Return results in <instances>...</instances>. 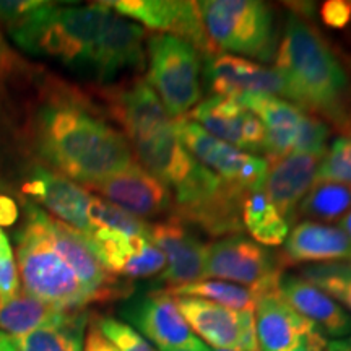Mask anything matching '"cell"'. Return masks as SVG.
Here are the masks:
<instances>
[{
  "instance_id": "obj_1",
  "label": "cell",
  "mask_w": 351,
  "mask_h": 351,
  "mask_svg": "<svg viewBox=\"0 0 351 351\" xmlns=\"http://www.w3.org/2000/svg\"><path fill=\"white\" fill-rule=\"evenodd\" d=\"M16 267L25 293L64 311L122 295L117 276L101 265L80 232L34 204H26L16 232Z\"/></svg>"
},
{
  "instance_id": "obj_2",
  "label": "cell",
  "mask_w": 351,
  "mask_h": 351,
  "mask_svg": "<svg viewBox=\"0 0 351 351\" xmlns=\"http://www.w3.org/2000/svg\"><path fill=\"white\" fill-rule=\"evenodd\" d=\"M283 96L341 135L351 134V59L302 12L288 13L275 54Z\"/></svg>"
},
{
  "instance_id": "obj_3",
  "label": "cell",
  "mask_w": 351,
  "mask_h": 351,
  "mask_svg": "<svg viewBox=\"0 0 351 351\" xmlns=\"http://www.w3.org/2000/svg\"><path fill=\"white\" fill-rule=\"evenodd\" d=\"M34 137L39 155L80 186L137 163L124 134L73 99L51 101L39 109Z\"/></svg>"
},
{
  "instance_id": "obj_4",
  "label": "cell",
  "mask_w": 351,
  "mask_h": 351,
  "mask_svg": "<svg viewBox=\"0 0 351 351\" xmlns=\"http://www.w3.org/2000/svg\"><path fill=\"white\" fill-rule=\"evenodd\" d=\"M111 7L96 2L85 7L44 5L8 26L13 43L33 56L49 57L72 69H93L96 49Z\"/></svg>"
},
{
  "instance_id": "obj_5",
  "label": "cell",
  "mask_w": 351,
  "mask_h": 351,
  "mask_svg": "<svg viewBox=\"0 0 351 351\" xmlns=\"http://www.w3.org/2000/svg\"><path fill=\"white\" fill-rule=\"evenodd\" d=\"M205 33L221 54L270 62L278 49L274 10L258 0L197 2Z\"/></svg>"
},
{
  "instance_id": "obj_6",
  "label": "cell",
  "mask_w": 351,
  "mask_h": 351,
  "mask_svg": "<svg viewBox=\"0 0 351 351\" xmlns=\"http://www.w3.org/2000/svg\"><path fill=\"white\" fill-rule=\"evenodd\" d=\"M148 85L171 119L186 117L202 101L204 57L191 43L173 34H153L147 43Z\"/></svg>"
},
{
  "instance_id": "obj_7",
  "label": "cell",
  "mask_w": 351,
  "mask_h": 351,
  "mask_svg": "<svg viewBox=\"0 0 351 351\" xmlns=\"http://www.w3.org/2000/svg\"><path fill=\"white\" fill-rule=\"evenodd\" d=\"M173 124L184 148L223 182L244 192L262 191L270 168L265 158L231 147L187 117L174 119Z\"/></svg>"
},
{
  "instance_id": "obj_8",
  "label": "cell",
  "mask_w": 351,
  "mask_h": 351,
  "mask_svg": "<svg viewBox=\"0 0 351 351\" xmlns=\"http://www.w3.org/2000/svg\"><path fill=\"white\" fill-rule=\"evenodd\" d=\"M283 263L280 256L243 234H231L207 244V278L241 285L254 293L278 287Z\"/></svg>"
},
{
  "instance_id": "obj_9",
  "label": "cell",
  "mask_w": 351,
  "mask_h": 351,
  "mask_svg": "<svg viewBox=\"0 0 351 351\" xmlns=\"http://www.w3.org/2000/svg\"><path fill=\"white\" fill-rule=\"evenodd\" d=\"M189 327L205 345L226 351H261L254 309L232 311L200 298H176Z\"/></svg>"
},
{
  "instance_id": "obj_10",
  "label": "cell",
  "mask_w": 351,
  "mask_h": 351,
  "mask_svg": "<svg viewBox=\"0 0 351 351\" xmlns=\"http://www.w3.org/2000/svg\"><path fill=\"white\" fill-rule=\"evenodd\" d=\"M122 315L129 320V326L156 345L160 351H210V346L189 327L176 298L165 289L147 293L129 302Z\"/></svg>"
},
{
  "instance_id": "obj_11",
  "label": "cell",
  "mask_w": 351,
  "mask_h": 351,
  "mask_svg": "<svg viewBox=\"0 0 351 351\" xmlns=\"http://www.w3.org/2000/svg\"><path fill=\"white\" fill-rule=\"evenodd\" d=\"M85 187L91 194L134 215L140 219L174 215V197L168 186L152 176L138 163H134L121 173L88 184Z\"/></svg>"
},
{
  "instance_id": "obj_12",
  "label": "cell",
  "mask_w": 351,
  "mask_h": 351,
  "mask_svg": "<svg viewBox=\"0 0 351 351\" xmlns=\"http://www.w3.org/2000/svg\"><path fill=\"white\" fill-rule=\"evenodd\" d=\"M109 7L125 19L161 34L191 43L202 56L217 54L202 25L197 2L184 0H114Z\"/></svg>"
},
{
  "instance_id": "obj_13",
  "label": "cell",
  "mask_w": 351,
  "mask_h": 351,
  "mask_svg": "<svg viewBox=\"0 0 351 351\" xmlns=\"http://www.w3.org/2000/svg\"><path fill=\"white\" fill-rule=\"evenodd\" d=\"M82 236L101 265L114 276L150 278L163 274L166 269L163 252L147 238L104 228Z\"/></svg>"
},
{
  "instance_id": "obj_14",
  "label": "cell",
  "mask_w": 351,
  "mask_h": 351,
  "mask_svg": "<svg viewBox=\"0 0 351 351\" xmlns=\"http://www.w3.org/2000/svg\"><path fill=\"white\" fill-rule=\"evenodd\" d=\"M204 59L202 75L212 96L231 99L254 95L283 96L282 77L274 67L221 52Z\"/></svg>"
},
{
  "instance_id": "obj_15",
  "label": "cell",
  "mask_w": 351,
  "mask_h": 351,
  "mask_svg": "<svg viewBox=\"0 0 351 351\" xmlns=\"http://www.w3.org/2000/svg\"><path fill=\"white\" fill-rule=\"evenodd\" d=\"M150 241L166 257V269L158 280L179 287L207 278V244L194 234L187 223L176 215L152 225Z\"/></svg>"
},
{
  "instance_id": "obj_16",
  "label": "cell",
  "mask_w": 351,
  "mask_h": 351,
  "mask_svg": "<svg viewBox=\"0 0 351 351\" xmlns=\"http://www.w3.org/2000/svg\"><path fill=\"white\" fill-rule=\"evenodd\" d=\"M186 117L238 150L256 155L265 148L263 124L238 99L210 96L200 101Z\"/></svg>"
},
{
  "instance_id": "obj_17",
  "label": "cell",
  "mask_w": 351,
  "mask_h": 351,
  "mask_svg": "<svg viewBox=\"0 0 351 351\" xmlns=\"http://www.w3.org/2000/svg\"><path fill=\"white\" fill-rule=\"evenodd\" d=\"M25 192L43 205L44 212L82 234L91 231L90 207L93 194L65 176L38 168L25 184Z\"/></svg>"
},
{
  "instance_id": "obj_18",
  "label": "cell",
  "mask_w": 351,
  "mask_h": 351,
  "mask_svg": "<svg viewBox=\"0 0 351 351\" xmlns=\"http://www.w3.org/2000/svg\"><path fill=\"white\" fill-rule=\"evenodd\" d=\"M145 60V28L111 8L101 33L91 73L99 82H109L127 69L143 67Z\"/></svg>"
},
{
  "instance_id": "obj_19",
  "label": "cell",
  "mask_w": 351,
  "mask_h": 351,
  "mask_svg": "<svg viewBox=\"0 0 351 351\" xmlns=\"http://www.w3.org/2000/svg\"><path fill=\"white\" fill-rule=\"evenodd\" d=\"M238 101L245 109L256 114L263 124L265 129L263 155L267 156L265 160L269 161V165L295 153L309 114L278 96L254 95L244 96Z\"/></svg>"
},
{
  "instance_id": "obj_20",
  "label": "cell",
  "mask_w": 351,
  "mask_h": 351,
  "mask_svg": "<svg viewBox=\"0 0 351 351\" xmlns=\"http://www.w3.org/2000/svg\"><path fill=\"white\" fill-rule=\"evenodd\" d=\"M278 291L301 317L324 335L341 340L351 333V314L301 275H282Z\"/></svg>"
},
{
  "instance_id": "obj_21",
  "label": "cell",
  "mask_w": 351,
  "mask_h": 351,
  "mask_svg": "<svg viewBox=\"0 0 351 351\" xmlns=\"http://www.w3.org/2000/svg\"><path fill=\"white\" fill-rule=\"evenodd\" d=\"M324 156L291 153L271 163L262 192L288 223L295 221L298 207L313 189Z\"/></svg>"
},
{
  "instance_id": "obj_22",
  "label": "cell",
  "mask_w": 351,
  "mask_h": 351,
  "mask_svg": "<svg viewBox=\"0 0 351 351\" xmlns=\"http://www.w3.org/2000/svg\"><path fill=\"white\" fill-rule=\"evenodd\" d=\"M254 317L261 351H295L314 327L285 301L278 287L257 293Z\"/></svg>"
},
{
  "instance_id": "obj_23",
  "label": "cell",
  "mask_w": 351,
  "mask_h": 351,
  "mask_svg": "<svg viewBox=\"0 0 351 351\" xmlns=\"http://www.w3.org/2000/svg\"><path fill=\"white\" fill-rule=\"evenodd\" d=\"M278 256L283 267L351 262V243L339 226L306 219L289 231Z\"/></svg>"
},
{
  "instance_id": "obj_24",
  "label": "cell",
  "mask_w": 351,
  "mask_h": 351,
  "mask_svg": "<svg viewBox=\"0 0 351 351\" xmlns=\"http://www.w3.org/2000/svg\"><path fill=\"white\" fill-rule=\"evenodd\" d=\"M86 326L85 311H67L56 322L13 340L19 351H83Z\"/></svg>"
},
{
  "instance_id": "obj_25",
  "label": "cell",
  "mask_w": 351,
  "mask_h": 351,
  "mask_svg": "<svg viewBox=\"0 0 351 351\" xmlns=\"http://www.w3.org/2000/svg\"><path fill=\"white\" fill-rule=\"evenodd\" d=\"M67 311L20 291L7 302H0V332L12 339H21L47 324L56 322Z\"/></svg>"
},
{
  "instance_id": "obj_26",
  "label": "cell",
  "mask_w": 351,
  "mask_h": 351,
  "mask_svg": "<svg viewBox=\"0 0 351 351\" xmlns=\"http://www.w3.org/2000/svg\"><path fill=\"white\" fill-rule=\"evenodd\" d=\"M241 219L254 243L263 247L282 245L289 234V223L278 213V210L262 191L245 194Z\"/></svg>"
},
{
  "instance_id": "obj_27",
  "label": "cell",
  "mask_w": 351,
  "mask_h": 351,
  "mask_svg": "<svg viewBox=\"0 0 351 351\" xmlns=\"http://www.w3.org/2000/svg\"><path fill=\"white\" fill-rule=\"evenodd\" d=\"M351 210V187L339 182H315L298 207V215L309 221L330 223Z\"/></svg>"
},
{
  "instance_id": "obj_28",
  "label": "cell",
  "mask_w": 351,
  "mask_h": 351,
  "mask_svg": "<svg viewBox=\"0 0 351 351\" xmlns=\"http://www.w3.org/2000/svg\"><path fill=\"white\" fill-rule=\"evenodd\" d=\"M165 291L174 298H200V300H207L217 302L219 306L230 307L232 311L254 309V304H256V296H254L251 289L241 287V285L225 282V280L204 278L194 283L168 287L165 288Z\"/></svg>"
},
{
  "instance_id": "obj_29",
  "label": "cell",
  "mask_w": 351,
  "mask_h": 351,
  "mask_svg": "<svg viewBox=\"0 0 351 351\" xmlns=\"http://www.w3.org/2000/svg\"><path fill=\"white\" fill-rule=\"evenodd\" d=\"M300 275L326 291L351 314V262L313 263L304 267Z\"/></svg>"
},
{
  "instance_id": "obj_30",
  "label": "cell",
  "mask_w": 351,
  "mask_h": 351,
  "mask_svg": "<svg viewBox=\"0 0 351 351\" xmlns=\"http://www.w3.org/2000/svg\"><path fill=\"white\" fill-rule=\"evenodd\" d=\"M90 221L91 231L104 228V230L119 231L130 236H140V238L150 239L152 225H148L143 219L124 212L122 208L112 205L111 202L101 199L95 194L90 207Z\"/></svg>"
},
{
  "instance_id": "obj_31",
  "label": "cell",
  "mask_w": 351,
  "mask_h": 351,
  "mask_svg": "<svg viewBox=\"0 0 351 351\" xmlns=\"http://www.w3.org/2000/svg\"><path fill=\"white\" fill-rule=\"evenodd\" d=\"M315 182H339L351 187V134L330 145L320 161Z\"/></svg>"
},
{
  "instance_id": "obj_32",
  "label": "cell",
  "mask_w": 351,
  "mask_h": 351,
  "mask_svg": "<svg viewBox=\"0 0 351 351\" xmlns=\"http://www.w3.org/2000/svg\"><path fill=\"white\" fill-rule=\"evenodd\" d=\"M93 322L117 351H158L142 333H138L127 322L114 317H98Z\"/></svg>"
},
{
  "instance_id": "obj_33",
  "label": "cell",
  "mask_w": 351,
  "mask_h": 351,
  "mask_svg": "<svg viewBox=\"0 0 351 351\" xmlns=\"http://www.w3.org/2000/svg\"><path fill=\"white\" fill-rule=\"evenodd\" d=\"M20 293V274L13 251L8 249L0 256V302H7Z\"/></svg>"
},
{
  "instance_id": "obj_34",
  "label": "cell",
  "mask_w": 351,
  "mask_h": 351,
  "mask_svg": "<svg viewBox=\"0 0 351 351\" xmlns=\"http://www.w3.org/2000/svg\"><path fill=\"white\" fill-rule=\"evenodd\" d=\"M324 25L333 29H345L351 25V0H328L320 7Z\"/></svg>"
},
{
  "instance_id": "obj_35",
  "label": "cell",
  "mask_w": 351,
  "mask_h": 351,
  "mask_svg": "<svg viewBox=\"0 0 351 351\" xmlns=\"http://www.w3.org/2000/svg\"><path fill=\"white\" fill-rule=\"evenodd\" d=\"M43 5V0H0V21L8 28Z\"/></svg>"
},
{
  "instance_id": "obj_36",
  "label": "cell",
  "mask_w": 351,
  "mask_h": 351,
  "mask_svg": "<svg viewBox=\"0 0 351 351\" xmlns=\"http://www.w3.org/2000/svg\"><path fill=\"white\" fill-rule=\"evenodd\" d=\"M15 218H16L15 204H13L10 199H7V197L0 195V256H2L5 251H8V249H12L10 241H8L5 232H3L2 226L12 225V223L15 221Z\"/></svg>"
},
{
  "instance_id": "obj_37",
  "label": "cell",
  "mask_w": 351,
  "mask_h": 351,
  "mask_svg": "<svg viewBox=\"0 0 351 351\" xmlns=\"http://www.w3.org/2000/svg\"><path fill=\"white\" fill-rule=\"evenodd\" d=\"M83 351H117L114 345L109 341L106 337L101 333V330L96 327V324L91 320L90 327L85 333V345H83Z\"/></svg>"
},
{
  "instance_id": "obj_38",
  "label": "cell",
  "mask_w": 351,
  "mask_h": 351,
  "mask_svg": "<svg viewBox=\"0 0 351 351\" xmlns=\"http://www.w3.org/2000/svg\"><path fill=\"white\" fill-rule=\"evenodd\" d=\"M295 351H330V340L322 332L313 327L311 330L306 332V335L302 337L301 343L298 345Z\"/></svg>"
},
{
  "instance_id": "obj_39",
  "label": "cell",
  "mask_w": 351,
  "mask_h": 351,
  "mask_svg": "<svg viewBox=\"0 0 351 351\" xmlns=\"http://www.w3.org/2000/svg\"><path fill=\"white\" fill-rule=\"evenodd\" d=\"M0 351H19L16 350L15 340L3 332H0Z\"/></svg>"
},
{
  "instance_id": "obj_40",
  "label": "cell",
  "mask_w": 351,
  "mask_h": 351,
  "mask_svg": "<svg viewBox=\"0 0 351 351\" xmlns=\"http://www.w3.org/2000/svg\"><path fill=\"white\" fill-rule=\"evenodd\" d=\"M339 228H340L341 231L345 232L346 238H348V239H350V243H351V210H350L348 213L345 215L343 218L340 219V225H339Z\"/></svg>"
},
{
  "instance_id": "obj_41",
  "label": "cell",
  "mask_w": 351,
  "mask_h": 351,
  "mask_svg": "<svg viewBox=\"0 0 351 351\" xmlns=\"http://www.w3.org/2000/svg\"><path fill=\"white\" fill-rule=\"evenodd\" d=\"M330 351H350L343 340H330Z\"/></svg>"
},
{
  "instance_id": "obj_42",
  "label": "cell",
  "mask_w": 351,
  "mask_h": 351,
  "mask_svg": "<svg viewBox=\"0 0 351 351\" xmlns=\"http://www.w3.org/2000/svg\"><path fill=\"white\" fill-rule=\"evenodd\" d=\"M5 56H7V44H5V41H3L2 34H0V65H2Z\"/></svg>"
},
{
  "instance_id": "obj_43",
  "label": "cell",
  "mask_w": 351,
  "mask_h": 351,
  "mask_svg": "<svg viewBox=\"0 0 351 351\" xmlns=\"http://www.w3.org/2000/svg\"><path fill=\"white\" fill-rule=\"evenodd\" d=\"M341 340H343V341H345V345H346V346H348V350L351 351V333H350V335H348V337H346V339H341Z\"/></svg>"
},
{
  "instance_id": "obj_44",
  "label": "cell",
  "mask_w": 351,
  "mask_h": 351,
  "mask_svg": "<svg viewBox=\"0 0 351 351\" xmlns=\"http://www.w3.org/2000/svg\"><path fill=\"white\" fill-rule=\"evenodd\" d=\"M210 351H226V350H215V348H210Z\"/></svg>"
},
{
  "instance_id": "obj_45",
  "label": "cell",
  "mask_w": 351,
  "mask_h": 351,
  "mask_svg": "<svg viewBox=\"0 0 351 351\" xmlns=\"http://www.w3.org/2000/svg\"><path fill=\"white\" fill-rule=\"evenodd\" d=\"M171 351H182V350H171Z\"/></svg>"
}]
</instances>
